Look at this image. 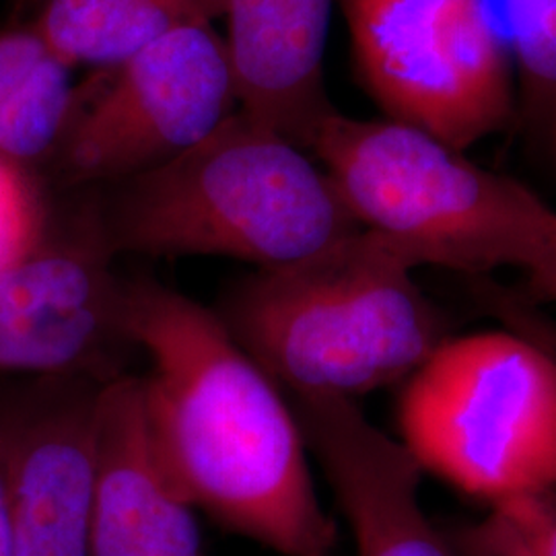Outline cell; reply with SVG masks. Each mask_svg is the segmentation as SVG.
Returning <instances> with one entry per match:
<instances>
[{
  "instance_id": "6da1fadb",
  "label": "cell",
  "mask_w": 556,
  "mask_h": 556,
  "mask_svg": "<svg viewBox=\"0 0 556 556\" xmlns=\"http://www.w3.org/2000/svg\"><path fill=\"white\" fill-rule=\"evenodd\" d=\"M128 332L147 361L144 415L167 475L197 511L282 556H330L295 408L217 312L128 278Z\"/></svg>"
},
{
  "instance_id": "7a4b0ae2",
  "label": "cell",
  "mask_w": 556,
  "mask_h": 556,
  "mask_svg": "<svg viewBox=\"0 0 556 556\" xmlns=\"http://www.w3.org/2000/svg\"><path fill=\"white\" fill-rule=\"evenodd\" d=\"M114 254L223 256L256 270L314 258L361 231L316 157L238 110L98 202Z\"/></svg>"
},
{
  "instance_id": "3957f363",
  "label": "cell",
  "mask_w": 556,
  "mask_h": 556,
  "mask_svg": "<svg viewBox=\"0 0 556 556\" xmlns=\"http://www.w3.org/2000/svg\"><path fill=\"white\" fill-rule=\"evenodd\" d=\"M417 266L361 229L332 250L227 289L217 316L293 396H358L404 383L447 338Z\"/></svg>"
},
{
  "instance_id": "277c9868",
  "label": "cell",
  "mask_w": 556,
  "mask_h": 556,
  "mask_svg": "<svg viewBox=\"0 0 556 556\" xmlns=\"http://www.w3.org/2000/svg\"><path fill=\"white\" fill-rule=\"evenodd\" d=\"M303 147L358 227L388 239L417 268H519L538 293L555 298L556 211L521 181L408 124L334 110Z\"/></svg>"
},
{
  "instance_id": "5b68a950",
  "label": "cell",
  "mask_w": 556,
  "mask_h": 556,
  "mask_svg": "<svg viewBox=\"0 0 556 556\" xmlns=\"http://www.w3.org/2000/svg\"><path fill=\"white\" fill-rule=\"evenodd\" d=\"M400 443L491 507L556 489V358L503 330L445 338L402 383Z\"/></svg>"
},
{
  "instance_id": "8992f818",
  "label": "cell",
  "mask_w": 556,
  "mask_h": 556,
  "mask_svg": "<svg viewBox=\"0 0 556 556\" xmlns=\"http://www.w3.org/2000/svg\"><path fill=\"white\" fill-rule=\"evenodd\" d=\"M358 77L386 118L466 151L514 105V60L486 0H340Z\"/></svg>"
},
{
  "instance_id": "52a82bcc",
  "label": "cell",
  "mask_w": 556,
  "mask_h": 556,
  "mask_svg": "<svg viewBox=\"0 0 556 556\" xmlns=\"http://www.w3.org/2000/svg\"><path fill=\"white\" fill-rule=\"evenodd\" d=\"M238 110L225 36L188 25L77 85L54 161L71 184L112 186L178 157Z\"/></svg>"
},
{
  "instance_id": "ba28073f",
  "label": "cell",
  "mask_w": 556,
  "mask_h": 556,
  "mask_svg": "<svg viewBox=\"0 0 556 556\" xmlns=\"http://www.w3.org/2000/svg\"><path fill=\"white\" fill-rule=\"evenodd\" d=\"M98 202L0 270V376L85 379L128 376V278L114 268Z\"/></svg>"
},
{
  "instance_id": "9c48e42d",
  "label": "cell",
  "mask_w": 556,
  "mask_h": 556,
  "mask_svg": "<svg viewBox=\"0 0 556 556\" xmlns=\"http://www.w3.org/2000/svg\"><path fill=\"white\" fill-rule=\"evenodd\" d=\"M0 413L15 556H91L100 383L46 379Z\"/></svg>"
},
{
  "instance_id": "30bf717a",
  "label": "cell",
  "mask_w": 556,
  "mask_h": 556,
  "mask_svg": "<svg viewBox=\"0 0 556 556\" xmlns=\"http://www.w3.org/2000/svg\"><path fill=\"white\" fill-rule=\"evenodd\" d=\"M309 454L328 478L357 556H457L425 514L420 468L397 439L337 396L289 397Z\"/></svg>"
},
{
  "instance_id": "8fae6325",
  "label": "cell",
  "mask_w": 556,
  "mask_h": 556,
  "mask_svg": "<svg viewBox=\"0 0 556 556\" xmlns=\"http://www.w3.org/2000/svg\"><path fill=\"white\" fill-rule=\"evenodd\" d=\"M96 462L91 556H206L197 509L153 445L137 376L98 390Z\"/></svg>"
},
{
  "instance_id": "7c38bea8",
  "label": "cell",
  "mask_w": 556,
  "mask_h": 556,
  "mask_svg": "<svg viewBox=\"0 0 556 556\" xmlns=\"http://www.w3.org/2000/svg\"><path fill=\"white\" fill-rule=\"evenodd\" d=\"M332 4L225 0V41L238 79L239 110L301 147L332 110L324 91Z\"/></svg>"
},
{
  "instance_id": "4fadbf2b",
  "label": "cell",
  "mask_w": 556,
  "mask_h": 556,
  "mask_svg": "<svg viewBox=\"0 0 556 556\" xmlns=\"http://www.w3.org/2000/svg\"><path fill=\"white\" fill-rule=\"evenodd\" d=\"M225 0H46L36 29L71 66L105 68L163 36L223 20Z\"/></svg>"
},
{
  "instance_id": "5bb4252c",
  "label": "cell",
  "mask_w": 556,
  "mask_h": 556,
  "mask_svg": "<svg viewBox=\"0 0 556 556\" xmlns=\"http://www.w3.org/2000/svg\"><path fill=\"white\" fill-rule=\"evenodd\" d=\"M75 66L50 54L0 105V157L34 174L54 160L66 132L77 85Z\"/></svg>"
},
{
  "instance_id": "9a60e30c",
  "label": "cell",
  "mask_w": 556,
  "mask_h": 556,
  "mask_svg": "<svg viewBox=\"0 0 556 556\" xmlns=\"http://www.w3.org/2000/svg\"><path fill=\"white\" fill-rule=\"evenodd\" d=\"M503 2L526 105L536 118H556V0Z\"/></svg>"
},
{
  "instance_id": "2e32d148",
  "label": "cell",
  "mask_w": 556,
  "mask_h": 556,
  "mask_svg": "<svg viewBox=\"0 0 556 556\" xmlns=\"http://www.w3.org/2000/svg\"><path fill=\"white\" fill-rule=\"evenodd\" d=\"M48 233V213L34 174L0 157V270L29 254Z\"/></svg>"
},
{
  "instance_id": "e0dca14e",
  "label": "cell",
  "mask_w": 556,
  "mask_h": 556,
  "mask_svg": "<svg viewBox=\"0 0 556 556\" xmlns=\"http://www.w3.org/2000/svg\"><path fill=\"white\" fill-rule=\"evenodd\" d=\"M482 521L514 556H556V489L503 501Z\"/></svg>"
},
{
  "instance_id": "ac0fdd59",
  "label": "cell",
  "mask_w": 556,
  "mask_h": 556,
  "mask_svg": "<svg viewBox=\"0 0 556 556\" xmlns=\"http://www.w3.org/2000/svg\"><path fill=\"white\" fill-rule=\"evenodd\" d=\"M52 52L36 25L0 34V105L34 75Z\"/></svg>"
},
{
  "instance_id": "d6986e66",
  "label": "cell",
  "mask_w": 556,
  "mask_h": 556,
  "mask_svg": "<svg viewBox=\"0 0 556 556\" xmlns=\"http://www.w3.org/2000/svg\"><path fill=\"white\" fill-rule=\"evenodd\" d=\"M450 540L457 556H514L498 542V538L489 530L484 521L457 530Z\"/></svg>"
},
{
  "instance_id": "ffe728a7",
  "label": "cell",
  "mask_w": 556,
  "mask_h": 556,
  "mask_svg": "<svg viewBox=\"0 0 556 556\" xmlns=\"http://www.w3.org/2000/svg\"><path fill=\"white\" fill-rule=\"evenodd\" d=\"M0 556H15L11 514H9V484H7V447L0 429Z\"/></svg>"
},
{
  "instance_id": "44dd1931",
  "label": "cell",
  "mask_w": 556,
  "mask_h": 556,
  "mask_svg": "<svg viewBox=\"0 0 556 556\" xmlns=\"http://www.w3.org/2000/svg\"><path fill=\"white\" fill-rule=\"evenodd\" d=\"M555 298H556V293H555Z\"/></svg>"
}]
</instances>
